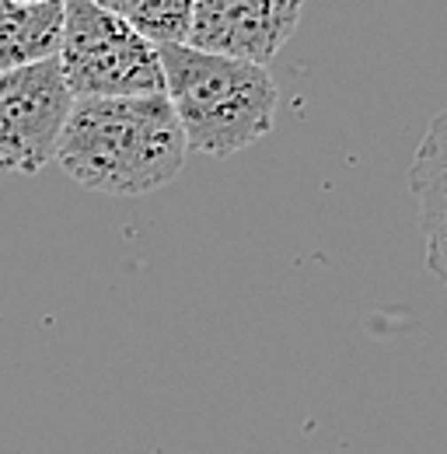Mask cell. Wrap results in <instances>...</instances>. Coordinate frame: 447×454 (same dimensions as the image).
Wrapping results in <instances>:
<instances>
[{"label": "cell", "instance_id": "10", "mask_svg": "<svg viewBox=\"0 0 447 454\" xmlns=\"http://www.w3.org/2000/svg\"><path fill=\"white\" fill-rule=\"evenodd\" d=\"M11 4H46V0H11Z\"/></svg>", "mask_w": 447, "mask_h": 454}, {"label": "cell", "instance_id": "5", "mask_svg": "<svg viewBox=\"0 0 447 454\" xmlns=\"http://www.w3.org/2000/svg\"><path fill=\"white\" fill-rule=\"evenodd\" d=\"M304 0H196L185 46L266 67L286 46Z\"/></svg>", "mask_w": 447, "mask_h": 454}, {"label": "cell", "instance_id": "9", "mask_svg": "<svg viewBox=\"0 0 447 454\" xmlns=\"http://www.w3.org/2000/svg\"><path fill=\"white\" fill-rule=\"evenodd\" d=\"M91 4H98V7H106V11H119L122 0H91Z\"/></svg>", "mask_w": 447, "mask_h": 454}, {"label": "cell", "instance_id": "7", "mask_svg": "<svg viewBox=\"0 0 447 454\" xmlns=\"http://www.w3.org/2000/svg\"><path fill=\"white\" fill-rule=\"evenodd\" d=\"M444 119H437L423 140V147L416 151V175H412V189L420 196L423 207V227L430 234V262L437 273L441 270V234H444Z\"/></svg>", "mask_w": 447, "mask_h": 454}, {"label": "cell", "instance_id": "1", "mask_svg": "<svg viewBox=\"0 0 447 454\" xmlns=\"http://www.w3.org/2000/svg\"><path fill=\"white\" fill-rule=\"evenodd\" d=\"M185 140L165 95L77 98L56 161L74 182L106 196H147L185 165Z\"/></svg>", "mask_w": 447, "mask_h": 454}, {"label": "cell", "instance_id": "3", "mask_svg": "<svg viewBox=\"0 0 447 454\" xmlns=\"http://www.w3.org/2000/svg\"><path fill=\"white\" fill-rule=\"evenodd\" d=\"M56 63L70 98L165 95L158 46L133 32L115 11L91 0H63Z\"/></svg>", "mask_w": 447, "mask_h": 454}, {"label": "cell", "instance_id": "6", "mask_svg": "<svg viewBox=\"0 0 447 454\" xmlns=\"http://www.w3.org/2000/svg\"><path fill=\"white\" fill-rule=\"evenodd\" d=\"M63 32V0L11 4L0 0V74L53 59Z\"/></svg>", "mask_w": 447, "mask_h": 454}, {"label": "cell", "instance_id": "4", "mask_svg": "<svg viewBox=\"0 0 447 454\" xmlns=\"http://www.w3.org/2000/svg\"><path fill=\"white\" fill-rule=\"evenodd\" d=\"M70 106L74 98L56 57L0 74V171L32 175L46 168Z\"/></svg>", "mask_w": 447, "mask_h": 454}, {"label": "cell", "instance_id": "8", "mask_svg": "<svg viewBox=\"0 0 447 454\" xmlns=\"http://www.w3.org/2000/svg\"><path fill=\"white\" fill-rule=\"evenodd\" d=\"M196 0H122L119 18L151 46H185Z\"/></svg>", "mask_w": 447, "mask_h": 454}, {"label": "cell", "instance_id": "2", "mask_svg": "<svg viewBox=\"0 0 447 454\" xmlns=\"http://www.w3.org/2000/svg\"><path fill=\"white\" fill-rule=\"evenodd\" d=\"M158 59L185 151L231 158L273 129L279 88L266 67L192 46H158Z\"/></svg>", "mask_w": 447, "mask_h": 454}]
</instances>
